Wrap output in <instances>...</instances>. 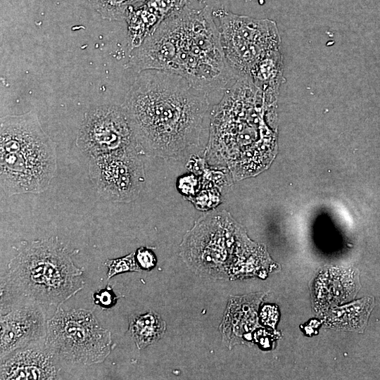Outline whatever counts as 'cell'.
Masks as SVG:
<instances>
[{
  "instance_id": "1",
  "label": "cell",
  "mask_w": 380,
  "mask_h": 380,
  "mask_svg": "<svg viewBox=\"0 0 380 380\" xmlns=\"http://www.w3.org/2000/svg\"><path fill=\"white\" fill-rule=\"evenodd\" d=\"M138 74L122 106L141 153L182 157L199 144L209 106L206 93L171 72L147 70Z\"/></svg>"
},
{
  "instance_id": "14",
  "label": "cell",
  "mask_w": 380,
  "mask_h": 380,
  "mask_svg": "<svg viewBox=\"0 0 380 380\" xmlns=\"http://www.w3.org/2000/svg\"><path fill=\"white\" fill-rule=\"evenodd\" d=\"M92 297L94 303L104 309H109L114 306L118 299L113 289L109 286L97 290L93 293Z\"/></svg>"
},
{
  "instance_id": "13",
  "label": "cell",
  "mask_w": 380,
  "mask_h": 380,
  "mask_svg": "<svg viewBox=\"0 0 380 380\" xmlns=\"http://www.w3.org/2000/svg\"><path fill=\"white\" fill-rule=\"evenodd\" d=\"M104 265L108 268V279L120 273L126 272H137L141 270L136 262L134 253H131L130 254L120 258L108 259L106 260Z\"/></svg>"
},
{
  "instance_id": "8",
  "label": "cell",
  "mask_w": 380,
  "mask_h": 380,
  "mask_svg": "<svg viewBox=\"0 0 380 380\" xmlns=\"http://www.w3.org/2000/svg\"><path fill=\"white\" fill-rule=\"evenodd\" d=\"M139 149H129L90 158L89 176L105 200L129 203L139 196L145 180Z\"/></svg>"
},
{
  "instance_id": "9",
  "label": "cell",
  "mask_w": 380,
  "mask_h": 380,
  "mask_svg": "<svg viewBox=\"0 0 380 380\" xmlns=\"http://www.w3.org/2000/svg\"><path fill=\"white\" fill-rule=\"evenodd\" d=\"M1 359L46 335L47 321L37 304L26 303L1 313Z\"/></svg>"
},
{
  "instance_id": "6",
  "label": "cell",
  "mask_w": 380,
  "mask_h": 380,
  "mask_svg": "<svg viewBox=\"0 0 380 380\" xmlns=\"http://www.w3.org/2000/svg\"><path fill=\"white\" fill-rule=\"evenodd\" d=\"M213 15L218 20L222 50L236 79L248 78L260 60L281 50L274 21L237 15L222 8L214 10Z\"/></svg>"
},
{
  "instance_id": "12",
  "label": "cell",
  "mask_w": 380,
  "mask_h": 380,
  "mask_svg": "<svg viewBox=\"0 0 380 380\" xmlns=\"http://www.w3.org/2000/svg\"><path fill=\"white\" fill-rule=\"evenodd\" d=\"M144 0H88L89 4L106 20H125L128 9Z\"/></svg>"
},
{
  "instance_id": "4",
  "label": "cell",
  "mask_w": 380,
  "mask_h": 380,
  "mask_svg": "<svg viewBox=\"0 0 380 380\" xmlns=\"http://www.w3.org/2000/svg\"><path fill=\"white\" fill-rule=\"evenodd\" d=\"M56 143L30 111L2 117L0 123V182L7 196L39 194L56 170Z\"/></svg>"
},
{
  "instance_id": "15",
  "label": "cell",
  "mask_w": 380,
  "mask_h": 380,
  "mask_svg": "<svg viewBox=\"0 0 380 380\" xmlns=\"http://www.w3.org/2000/svg\"><path fill=\"white\" fill-rule=\"evenodd\" d=\"M136 262L141 269L150 270L156 264V257L154 253L147 247H141L134 253Z\"/></svg>"
},
{
  "instance_id": "10",
  "label": "cell",
  "mask_w": 380,
  "mask_h": 380,
  "mask_svg": "<svg viewBox=\"0 0 380 380\" xmlns=\"http://www.w3.org/2000/svg\"><path fill=\"white\" fill-rule=\"evenodd\" d=\"M30 344L1 359V380L55 379L56 355L44 346Z\"/></svg>"
},
{
  "instance_id": "16",
  "label": "cell",
  "mask_w": 380,
  "mask_h": 380,
  "mask_svg": "<svg viewBox=\"0 0 380 380\" xmlns=\"http://www.w3.org/2000/svg\"><path fill=\"white\" fill-rule=\"evenodd\" d=\"M277 313L273 307L266 306L262 312V320L267 324L274 325L276 322Z\"/></svg>"
},
{
  "instance_id": "7",
  "label": "cell",
  "mask_w": 380,
  "mask_h": 380,
  "mask_svg": "<svg viewBox=\"0 0 380 380\" xmlns=\"http://www.w3.org/2000/svg\"><path fill=\"white\" fill-rule=\"evenodd\" d=\"M75 144L90 158L129 149L141 151L125 109L117 105H103L87 112Z\"/></svg>"
},
{
  "instance_id": "3",
  "label": "cell",
  "mask_w": 380,
  "mask_h": 380,
  "mask_svg": "<svg viewBox=\"0 0 380 380\" xmlns=\"http://www.w3.org/2000/svg\"><path fill=\"white\" fill-rule=\"evenodd\" d=\"M8 263L1 279V302L59 305L84 284L83 269L57 237L26 242Z\"/></svg>"
},
{
  "instance_id": "2",
  "label": "cell",
  "mask_w": 380,
  "mask_h": 380,
  "mask_svg": "<svg viewBox=\"0 0 380 380\" xmlns=\"http://www.w3.org/2000/svg\"><path fill=\"white\" fill-rule=\"evenodd\" d=\"M137 72L156 70L184 78L196 90L223 89L236 77L228 65L212 9H182L165 18L129 55Z\"/></svg>"
},
{
  "instance_id": "11",
  "label": "cell",
  "mask_w": 380,
  "mask_h": 380,
  "mask_svg": "<svg viewBox=\"0 0 380 380\" xmlns=\"http://www.w3.org/2000/svg\"><path fill=\"white\" fill-rule=\"evenodd\" d=\"M165 329V321L153 311L129 317L128 332L139 350L158 341Z\"/></svg>"
},
{
  "instance_id": "5",
  "label": "cell",
  "mask_w": 380,
  "mask_h": 380,
  "mask_svg": "<svg viewBox=\"0 0 380 380\" xmlns=\"http://www.w3.org/2000/svg\"><path fill=\"white\" fill-rule=\"evenodd\" d=\"M44 344L56 357L87 365L103 362L113 345L110 331L91 311L59 307L47 320Z\"/></svg>"
}]
</instances>
